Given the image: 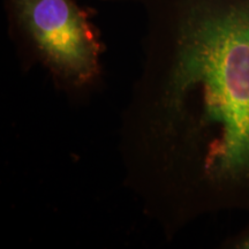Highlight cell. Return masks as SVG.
Returning <instances> with one entry per match:
<instances>
[{"mask_svg":"<svg viewBox=\"0 0 249 249\" xmlns=\"http://www.w3.org/2000/svg\"><path fill=\"white\" fill-rule=\"evenodd\" d=\"M101 1H108V2H120V1H139V2H142V0H101Z\"/></svg>","mask_w":249,"mask_h":249,"instance_id":"4","label":"cell"},{"mask_svg":"<svg viewBox=\"0 0 249 249\" xmlns=\"http://www.w3.org/2000/svg\"><path fill=\"white\" fill-rule=\"evenodd\" d=\"M141 4L119 154L124 185L171 240L205 214H249V0Z\"/></svg>","mask_w":249,"mask_h":249,"instance_id":"1","label":"cell"},{"mask_svg":"<svg viewBox=\"0 0 249 249\" xmlns=\"http://www.w3.org/2000/svg\"><path fill=\"white\" fill-rule=\"evenodd\" d=\"M222 247L227 249H249V224L240 232L226 239Z\"/></svg>","mask_w":249,"mask_h":249,"instance_id":"3","label":"cell"},{"mask_svg":"<svg viewBox=\"0 0 249 249\" xmlns=\"http://www.w3.org/2000/svg\"><path fill=\"white\" fill-rule=\"evenodd\" d=\"M2 1L8 35L24 70L42 66L71 98L98 88L105 45L93 22V9L75 0Z\"/></svg>","mask_w":249,"mask_h":249,"instance_id":"2","label":"cell"}]
</instances>
